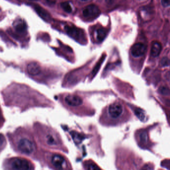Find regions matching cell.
Instances as JSON below:
<instances>
[{
	"mask_svg": "<svg viewBox=\"0 0 170 170\" xmlns=\"http://www.w3.org/2000/svg\"><path fill=\"white\" fill-rule=\"evenodd\" d=\"M2 97L5 105L20 108L22 111L36 105L37 93L32 88L21 83H11L2 90Z\"/></svg>",
	"mask_w": 170,
	"mask_h": 170,
	"instance_id": "1",
	"label": "cell"
},
{
	"mask_svg": "<svg viewBox=\"0 0 170 170\" xmlns=\"http://www.w3.org/2000/svg\"><path fill=\"white\" fill-rule=\"evenodd\" d=\"M7 136L15 152L21 155L34 157L38 147L32 135L26 127H20Z\"/></svg>",
	"mask_w": 170,
	"mask_h": 170,
	"instance_id": "2",
	"label": "cell"
},
{
	"mask_svg": "<svg viewBox=\"0 0 170 170\" xmlns=\"http://www.w3.org/2000/svg\"><path fill=\"white\" fill-rule=\"evenodd\" d=\"M34 130L38 140L42 144L52 149H62L63 143L55 131L38 123L34 124Z\"/></svg>",
	"mask_w": 170,
	"mask_h": 170,
	"instance_id": "3",
	"label": "cell"
},
{
	"mask_svg": "<svg viewBox=\"0 0 170 170\" xmlns=\"http://www.w3.org/2000/svg\"><path fill=\"white\" fill-rule=\"evenodd\" d=\"M125 108L118 101L109 104L102 110L101 122L106 126H116L122 121Z\"/></svg>",
	"mask_w": 170,
	"mask_h": 170,
	"instance_id": "4",
	"label": "cell"
},
{
	"mask_svg": "<svg viewBox=\"0 0 170 170\" xmlns=\"http://www.w3.org/2000/svg\"><path fill=\"white\" fill-rule=\"evenodd\" d=\"M3 168L6 170H28L34 169L35 167L28 159L22 157H12L4 161Z\"/></svg>",
	"mask_w": 170,
	"mask_h": 170,
	"instance_id": "5",
	"label": "cell"
},
{
	"mask_svg": "<svg viewBox=\"0 0 170 170\" xmlns=\"http://www.w3.org/2000/svg\"><path fill=\"white\" fill-rule=\"evenodd\" d=\"M45 158L49 166L57 170H66L70 169L69 163L67 159L61 154L57 153L46 154Z\"/></svg>",
	"mask_w": 170,
	"mask_h": 170,
	"instance_id": "6",
	"label": "cell"
},
{
	"mask_svg": "<svg viewBox=\"0 0 170 170\" xmlns=\"http://www.w3.org/2000/svg\"><path fill=\"white\" fill-rule=\"evenodd\" d=\"M62 103L71 110L77 111L85 106V102L80 96L77 94H66L62 96Z\"/></svg>",
	"mask_w": 170,
	"mask_h": 170,
	"instance_id": "7",
	"label": "cell"
},
{
	"mask_svg": "<svg viewBox=\"0 0 170 170\" xmlns=\"http://www.w3.org/2000/svg\"><path fill=\"white\" fill-rule=\"evenodd\" d=\"M26 71L29 77L36 80L40 81L42 78V67L38 63L31 62L27 65Z\"/></svg>",
	"mask_w": 170,
	"mask_h": 170,
	"instance_id": "8",
	"label": "cell"
},
{
	"mask_svg": "<svg viewBox=\"0 0 170 170\" xmlns=\"http://www.w3.org/2000/svg\"><path fill=\"white\" fill-rule=\"evenodd\" d=\"M100 13V9L95 5H90L85 8L83 11L84 17L91 18L96 17Z\"/></svg>",
	"mask_w": 170,
	"mask_h": 170,
	"instance_id": "9",
	"label": "cell"
},
{
	"mask_svg": "<svg viewBox=\"0 0 170 170\" xmlns=\"http://www.w3.org/2000/svg\"><path fill=\"white\" fill-rule=\"evenodd\" d=\"M146 50V47L143 43H138L133 45L131 48V53L134 57H139L145 54Z\"/></svg>",
	"mask_w": 170,
	"mask_h": 170,
	"instance_id": "10",
	"label": "cell"
},
{
	"mask_svg": "<svg viewBox=\"0 0 170 170\" xmlns=\"http://www.w3.org/2000/svg\"><path fill=\"white\" fill-rule=\"evenodd\" d=\"M65 29L69 35L73 37V38L75 39H79L81 36V31L75 27L66 26Z\"/></svg>",
	"mask_w": 170,
	"mask_h": 170,
	"instance_id": "11",
	"label": "cell"
},
{
	"mask_svg": "<svg viewBox=\"0 0 170 170\" xmlns=\"http://www.w3.org/2000/svg\"><path fill=\"white\" fill-rule=\"evenodd\" d=\"M162 50V45L160 43L154 42L152 43L151 49V54L153 57H157L159 55Z\"/></svg>",
	"mask_w": 170,
	"mask_h": 170,
	"instance_id": "12",
	"label": "cell"
},
{
	"mask_svg": "<svg viewBox=\"0 0 170 170\" xmlns=\"http://www.w3.org/2000/svg\"><path fill=\"white\" fill-rule=\"evenodd\" d=\"M34 9L35 11L37 12V13L39 15V16L46 21H49L50 20V16L48 13V12H46L44 9H43L41 7L38 6V5H35L34 6Z\"/></svg>",
	"mask_w": 170,
	"mask_h": 170,
	"instance_id": "13",
	"label": "cell"
},
{
	"mask_svg": "<svg viewBox=\"0 0 170 170\" xmlns=\"http://www.w3.org/2000/svg\"><path fill=\"white\" fill-rule=\"evenodd\" d=\"M14 26H15V28L16 31L20 32V33H23V32L26 31V28H27L26 23L22 20H19L16 22V24L14 25Z\"/></svg>",
	"mask_w": 170,
	"mask_h": 170,
	"instance_id": "14",
	"label": "cell"
},
{
	"mask_svg": "<svg viewBox=\"0 0 170 170\" xmlns=\"http://www.w3.org/2000/svg\"><path fill=\"white\" fill-rule=\"evenodd\" d=\"M107 32L105 28H98L97 31V39L99 41H102L107 36Z\"/></svg>",
	"mask_w": 170,
	"mask_h": 170,
	"instance_id": "15",
	"label": "cell"
},
{
	"mask_svg": "<svg viewBox=\"0 0 170 170\" xmlns=\"http://www.w3.org/2000/svg\"><path fill=\"white\" fill-rule=\"evenodd\" d=\"M7 145L6 139L2 134L0 133V153Z\"/></svg>",
	"mask_w": 170,
	"mask_h": 170,
	"instance_id": "16",
	"label": "cell"
},
{
	"mask_svg": "<svg viewBox=\"0 0 170 170\" xmlns=\"http://www.w3.org/2000/svg\"><path fill=\"white\" fill-rule=\"evenodd\" d=\"M135 114L138 117L140 120L144 121L145 118V114L143 110L140 108H137L135 110Z\"/></svg>",
	"mask_w": 170,
	"mask_h": 170,
	"instance_id": "17",
	"label": "cell"
},
{
	"mask_svg": "<svg viewBox=\"0 0 170 170\" xmlns=\"http://www.w3.org/2000/svg\"><path fill=\"white\" fill-rule=\"evenodd\" d=\"M61 7L66 12L70 13L72 11V7L68 2H63L61 4Z\"/></svg>",
	"mask_w": 170,
	"mask_h": 170,
	"instance_id": "18",
	"label": "cell"
},
{
	"mask_svg": "<svg viewBox=\"0 0 170 170\" xmlns=\"http://www.w3.org/2000/svg\"><path fill=\"white\" fill-rule=\"evenodd\" d=\"M85 166L86 169H88V170H94V169H100V168L98 167L93 162H86Z\"/></svg>",
	"mask_w": 170,
	"mask_h": 170,
	"instance_id": "19",
	"label": "cell"
},
{
	"mask_svg": "<svg viewBox=\"0 0 170 170\" xmlns=\"http://www.w3.org/2000/svg\"><path fill=\"white\" fill-rule=\"evenodd\" d=\"M159 92L164 95H170V90L168 87L162 86L159 88Z\"/></svg>",
	"mask_w": 170,
	"mask_h": 170,
	"instance_id": "20",
	"label": "cell"
},
{
	"mask_svg": "<svg viewBox=\"0 0 170 170\" xmlns=\"http://www.w3.org/2000/svg\"><path fill=\"white\" fill-rule=\"evenodd\" d=\"M140 139L142 143H145L148 140V136L146 132H142V133L140 135Z\"/></svg>",
	"mask_w": 170,
	"mask_h": 170,
	"instance_id": "21",
	"label": "cell"
},
{
	"mask_svg": "<svg viewBox=\"0 0 170 170\" xmlns=\"http://www.w3.org/2000/svg\"><path fill=\"white\" fill-rule=\"evenodd\" d=\"M5 122V118L4 117L3 113H2V109L0 106V129L2 128V126H4Z\"/></svg>",
	"mask_w": 170,
	"mask_h": 170,
	"instance_id": "22",
	"label": "cell"
},
{
	"mask_svg": "<svg viewBox=\"0 0 170 170\" xmlns=\"http://www.w3.org/2000/svg\"><path fill=\"white\" fill-rule=\"evenodd\" d=\"M161 3L165 7L170 6V0H161Z\"/></svg>",
	"mask_w": 170,
	"mask_h": 170,
	"instance_id": "23",
	"label": "cell"
},
{
	"mask_svg": "<svg viewBox=\"0 0 170 170\" xmlns=\"http://www.w3.org/2000/svg\"><path fill=\"white\" fill-rule=\"evenodd\" d=\"M106 1L107 4H108V5H111L114 2L115 0H106Z\"/></svg>",
	"mask_w": 170,
	"mask_h": 170,
	"instance_id": "24",
	"label": "cell"
},
{
	"mask_svg": "<svg viewBox=\"0 0 170 170\" xmlns=\"http://www.w3.org/2000/svg\"><path fill=\"white\" fill-rule=\"evenodd\" d=\"M165 103L166 105L170 107V99H166L165 100Z\"/></svg>",
	"mask_w": 170,
	"mask_h": 170,
	"instance_id": "25",
	"label": "cell"
},
{
	"mask_svg": "<svg viewBox=\"0 0 170 170\" xmlns=\"http://www.w3.org/2000/svg\"><path fill=\"white\" fill-rule=\"evenodd\" d=\"M80 1H88V0H80Z\"/></svg>",
	"mask_w": 170,
	"mask_h": 170,
	"instance_id": "26",
	"label": "cell"
},
{
	"mask_svg": "<svg viewBox=\"0 0 170 170\" xmlns=\"http://www.w3.org/2000/svg\"></svg>",
	"mask_w": 170,
	"mask_h": 170,
	"instance_id": "27",
	"label": "cell"
}]
</instances>
